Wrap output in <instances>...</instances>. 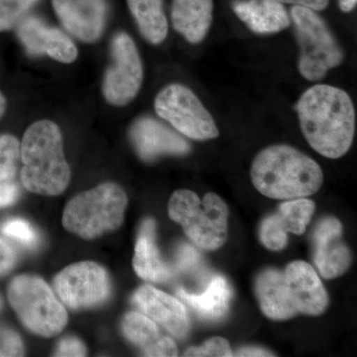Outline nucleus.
<instances>
[{"instance_id":"nucleus-21","label":"nucleus","mask_w":357,"mask_h":357,"mask_svg":"<svg viewBox=\"0 0 357 357\" xmlns=\"http://www.w3.org/2000/svg\"><path fill=\"white\" fill-rule=\"evenodd\" d=\"M128 4L144 39L151 44H161L168 35L163 0H128Z\"/></svg>"},{"instance_id":"nucleus-20","label":"nucleus","mask_w":357,"mask_h":357,"mask_svg":"<svg viewBox=\"0 0 357 357\" xmlns=\"http://www.w3.org/2000/svg\"><path fill=\"white\" fill-rule=\"evenodd\" d=\"M177 294L181 299L198 312L199 316L211 321L225 316L232 297L229 282L222 276L215 277L201 295L185 292L184 289H178Z\"/></svg>"},{"instance_id":"nucleus-16","label":"nucleus","mask_w":357,"mask_h":357,"mask_svg":"<svg viewBox=\"0 0 357 357\" xmlns=\"http://www.w3.org/2000/svg\"><path fill=\"white\" fill-rule=\"evenodd\" d=\"M133 302L174 337L182 338L189 332L187 310L182 302L172 296L152 286L144 285L134 294Z\"/></svg>"},{"instance_id":"nucleus-34","label":"nucleus","mask_w":357,"mask_h":357,"mask_svg":"<svg viewBox=\"0 0 357 357\" xmlns=\"http://www.w3.org/2000/svg\"><path fill=\"white\" fill-rule=\"evenodd\" d=\"M16 253L6 241L0 238V274L6 273L14 266Z\"/></svg>"},{"instance_id":"nucleus-15","label":"nucleus","mask_w":357,"mask_h":357,"mask_svg":"<svg viewBox=\"0 0 357 357\" xmlns=\"http://www.w3.org/2000/svg\"><path fill=\"white\" fill-rule=\"evenodd\" d=\"M138 156L152 161L163 155H185L191 150L190 143L172 129L153 117L143 116L134 121L129 131Z\"/></svg>"},{"instance_id":"nucleus-32","label":"nucleus","mask_w":357,"mask_h":357,"mask_svg":"<svg viewBox=\"0 0 357 357\" xmlns=\"http://www.w3.org/2000/svg\"><path fill=\"white\" fill-rule=\"evenodd\" d=\"M178 349L175 342L170 337H162L154 345L147 356H177Z\"/></svg>"},{"instance_id":"nucleus-17","label":"nucleus","mask_w":357,"mask_h":357,"mask_svg":"<svg viewBox=\"0 0 357 357\" xmlns=\"http://www.w3.org/2000/svg\"><path fill=\"white\" fill-rule=\"evenodd\" d=\"M232 9L256 34H274L290 26L287 9L279 0H236Z\"/></svg>"},{"instance_id":"nucleus-8","label":"nucleus","mask_w":357,"mask_h":357,"mask_svg":"<svg viewBox=\"0 0 357 357\" xmlns=\"http://www.w3.org/2000/svg\"><path fill=\"white\" fill-rule=\"evenodd\" d=\"M291 16L300 46V74L307 81H319L328 70L342 64L344 51L325 20L316 11L294 6Z\"/></svg>"},{"instance_id":"nucleus-31","label":"nucleus","mask_w":357,"mask_h":357,"mask_svg":"<svg viewBox=\"0 0 357 357\" xmlns=\"http://www.w3.org/2000/svg\"><path fill=\"white\" fill-rule=\"evenodd\" d=\"M20 195V189L13 180L0 183V208L15 203Z\"/></svg>"},{"instance_id":"nucleus-30","label":"nucleus","mask_w":357,"mask_h":357,"mask_svg":"<svg viewBox=\"0 0 357 357\" xmlns=\"http://www.w3.org/2000/svg\"><path fill=\"white\" fill-rule=\"evenodd\" d=\"M86 349L81 340L76 337H66L61 340L56 356H86Z\"/></svg>"},{"instance_id":"nucleus-18","label":"nucleus","mask_w":357,"mask_h":357,"mask_svg":"<svg viewBox=\"0 0 357 357\" xmlns=\"http://www.w3.org/2000/svg\"><path fill=\"white\" fill-rule=\"evenodd\" d=\"M213 10V0H173L174 29L189 43H201L210 31Z\"/></svg>"},{"instance_id":"nucleus-25","label":"nucleus","mask_w":357,"mask_h":357,"mask_svg":"<svg viewBox=\"0 0 357 357\" xmlns=\"http://www.w3.org/2000/svg\"><path fill=\"white\" fill-rule=\"evenodd\" d=\"M20 159V143L13 135H0V183L13 180Z\"/></svg>"},{"instance_id":"nucleus-35","label":"nucleus","mask_w":357,"mask_h":357,"mask_svg":"<svg viewBox=\"0 0 357 357\" xmlns=\"http://www.w3.org/2000/svg\"><path fill=\"white\" fill-rule=\"evenodd\" d=\"M282 3L293 4L296 6L306 7L314 11H321L326 8L330 0H279Z\"/></svg>"},{"instance_id":"nucleus-4","label":"nucleus","mask_w":357,"mask_h":357,"mask_svg":"<svg viewBox=\"0 0 357 357\" xmlns=\"http://www.w3.org/2000/svg\"><path fill=\"white\" fill-rule=\"evenodd\" d=\"M20 158L21 182L28 191L58 196L67 189L70 166L65 158L62 132L55 122L39 121L26 129Z\"/></svg>"},{"instance_id":"nucleus-26","label":"nucleus","mask_w":357,"mask_h":357,"mask_svg":"<svg viewBox=\"0 0 357 357\" xmlns=\"http://www.w3.org/2000/svg\"><path fill=\"white\" fill-rule=\"evenodd\" d=\"M38 0H0V32L13 29Z\"/></svg>"},{"instance_id":"nucleus-12","label":"nucleus","mask_w":357,"mask_h":357,"mask_svg":"<svg viewBox=\"0 0 357 357\" xmlns=\"http://www.w3.org/2000/svg\"><path fill=\"white\" fill-rule=\"evenodd\" d=\"M56 15L66 29L84 43L102 36L107 22V0H52Z\"/></svg>"},{"instance_id":"nucleus-1","label":"nucleus","mask_w":357,"mask_h":357,"mask_svg":"<svg viewBox=\"0 0 357 357\" xmlns=\"http://www.w3.org/2000/svg\"><path fill=\"white\" fill-rule=\"evenodd\" d=\"M296 109L302 132L312 149L330 159L349 152L356 134V109L347 91L316 84L301 96Z\"/></svg>"},{"instance_id":"nucleus-36","label":"nucleus","mask_w":357,"mask_h":357,"mask_svg":"<svg viewBox=\"0 0 357 357\" xmlns=\"http://www.w3.org/2000/svg\"><path fill=\"white\" fill-rule=\"evenodd\" d=\"M236 356H275L272 352L257 347H246L236 352Z\"/></svg>"},{"instance_id":"nucleus-28","label":"nucleus","mask_w":357,"mask_h":357,"mask_svg":"<svg viewBox=\"0 0 357 357\" xmlns=\"http://www.w3.org/2000/svg\"><path fill=\"white\" fill-rule=\"evenodd\" d=\"M184 356L230 357L234 356V354L225 338L215 337L206 340L201 347H191L185 352Z\"/></svg>"},{"instance_id":"nucleus-7","label":"nucleus","mask_w":357,"mask_h":357,"mask_svg":"<svg viewBox=\"0 0 357 357\" xmlns=\"http://www.w3.org/2000/svg\"><path fill=\"white\" fill-rule=\"evenodd\" d=\"M7 296L23 325L41 337H51L64 330L68 314L48 284L37 276L20 275L13 279Z\"/></svg>"},{"instance_id":"nucleus-29","label":"nucleus","mask_w":357,"mask_h":357,"mask_svg":"<svg viewBox=\"0 0 357 357\" xmlns=\"http://www.w3.org/2000/svg\"><path fill=\"white\" fill-rule=\"evenodd\" d=\"M24 356V347L20 335L0 326V356Z\"/></svg>"},{"instance_id":"nucleus-3","label":"nucleus","mask_w":357,"mask_h":357,"mask_svg":"<svg viewBox=\"0 0 357 357\" xmlns=\"http://www.w3.org/2000/svg\"><path fill=\"white\" fill-rule=\"evenodd\" d=\"M251 181L263 196L273 199L306 198L324 183L321 167L289 145H272L259 152L250 170Z\"/></svg>"},{"instance_id":"nucleus-27","label":"nucleus","mask_w":357,"mask_h":357,"mask_svg":"<svg viewBox=\"0 0 357 357\" xmlns=\"http://www.w3.org/2000/svg\"><path fill=\"white\" fill-rule=\"evenodd\" d=\"M0 231L3 236L20 241L24 245H31L37 241V234L29 222L22 218H10L2 223Z\"/></svg>"},{"instance_id":"nucleus-2","label":"nucleus","mask_w":357,"mask_h":357,"mask_svg":"<svg viewBox=\"0 0 357 357\" xmlns=\"http://www.w3.org/2000/svg\"><path fill=\"white\" fill-rule=\"evenodd\" d=\"M255 292L263 314L274 321L298 314L319 316L328 306V295L309 263L298 260L285 271L264 270L257 277Z\"/></svg>"},{"instance_id":"nucleus-6","label":"nucleus","mask_w":357,"mask_h":357,"mask_svg":"<svg viewBox=\"0 0 357 357\" xmlns=\"http://www.w3.org/2000/svg\"><path fill=\"white\" fill-rule=\"evenodd\" d=\"M168 213L199 248L217 250L227 241L229 208L213 192H208L201 201L196 192L178 190L171 197Z\"/></svg>"},{"instance_id":"nucleus-33","label":"nucleus","mask_w":357,"mask_h":357,"mask_svg":"<svg viewBox=\"0 0 357 357\" xmlns=\"http://www.w3.org/2000/svg\"><path fill=\"white\" fill-rule=\"evenodd\" d=\"M198 253L195 251L189 245H183L178 251L177 262H176V268L178 270H187L190 267L196 265L198 261Z\"/></svg>"},{"instance_id":"nucleus-38","label":"nucleus","mask_w":357,"mask_h":357,"mask_svg":"<svg viewBox=\"0 0 357 357\" xmlns=\"http://www.w3.org/2000/svg\"><path fill=\"white\" fill-rule=\"evenodd\" d=\"M2 307V299L1 297H0V310H1Z\"/></svg>"},{"instance_id":"nucleus-14","label":"nucleus","mask_w":357,"mask_h":357,"mask_svg":"<svg viewBox=\"0 0 357 357\" xmlns=\"http://www.w3.org/2000/svg\"><path fill=\"white\" fill-rule=\"evenodd\" d=\"M17 36L30 55H47L64 64L77 60V49L74 42L65 33L50 27L38 17L23 18L18 23Z\"/></svg>"},{"instance_id":"nucleus-13","label":"nucleus","mask_w":357,"mask_h":357,"mask_svg":"<svg viewBox=\"0 0 357 357\" xmlns=\"http://www.w3.org/2000/svg\"><path fill=\"white\" fill-rule=\"evenodd\" d=\"M314 261L319 274L326 279L337 278L352 263L351 250L342 241V225L337 218L319 220L314 231Z\"/></svg>"},{"instance_id":"nucleus-23","label":"nucleus","mask_w":357,"mask_h":357,"mask_svg":"<svg viewBox=\"0 0 357 357\" xmlns=\"http://www.w3.org/2000/svg\"><path fill=\"white\" fill-rule=\"evenodd\" d=\"M314 213V204L311 199L299 198L289 199L279 206L278 215L288 232L301 236L304 234Z\"/></svg>"},{"instance_id":"nucleus-5","label":"nucleus","mask_w":357,"mask_h":357,"mask_svg":"<svg viewBox=\"0 0 357 357\" xmlns=\"http://www.w3.org/2000/svg\"><path fill=\"white\" fill-rule=\"evenodd\" d=\"M128 199L114 183H105L70 199L63 213V225L82 238L95 239L121 227Z\"/></svg>"},{"instance_id":"nucleus-10","label":"nucleus","mask_w":357,"mask_h":357,"mask_svg":"<svg viewBox=\"0 0 357 357\" xmlns=\"http://www.w3.org/2000/svg\"><path fill=\"white\" fill-rule=\"evenodd\" d=\"M112 63L103 77L102 93L107 102L124 107L139 93L143 66L137 47L126 32L114 35L110 44Z\"/></svg>"},{"instance_id":"nucleus-19","label":"nucleus","mask_w":357,"mask_h":357,"mask_svg":"<svg viewBox=\"0 0 357 357\" xmlns=\"http://www.w3.org/2000/svg\"><path fill=\"white\" fill-rule=\"evenodd\" d=\"M132 263L136 274L143 280L160 283L172 276V269L163 261L155 243V223L152 220H145L141 227Z\"/></svg>"},{"instance_id":"nucleus-9","label":"nucleus","mask_w":357,"mask_h":357,"mask_svg":"<svg viewBox=\"0 0 357 357\" xmlns=\"http://www.w3.org/2000/svg\"><path fill=\"white\" fill-rule=\"evenodd\" d=\"M155 110L178 132L197 141L215 139L220 131L198 96L180 84H171L155 98Z\"/></svg>"},{"instance_id":"nucleus-11","label":"nucleus","mask_w":357,"mask_h":357,"mask_svg":"<svg viewBox=\"0 0 357 357\" xmlns=\"http://www.w3.org/2000/svg\"><path fill=\"white\" fill-rule=\"evenodd\" d=\"M56 292L70 309H89L102 304L109 297L110 281L98 263L84 261L66 267L54 280Z\"/></svg>"},{"instance_id":"nucleus-37","label":"nucleus","mask_w":357,"mask_h":357,"mask_svg":"<svg viewBox=\"0 0 357 357\" xmlns=\"http://www.w3.org/2000/svg\"><path fill=\"white\" fill-rule=\"evenodd\" d=\"M6 107L7 102L6 96L0 91V119H1L2 116L6 114Z\"/></svg>"},{"instance_id":"nucleus-24","label":"nucleus","mask_w":357,"mask_h":357,"mask_svg":"<svg viewBox=\"0 0 357 357\" xmlns=\"http://www.w3.org/2000/svg\"><path fill=\"white\" fill-rule=\"evenodd\" d=\"M259 238L265 248L279 251L288 243V231L278 213L264 218L259 229Z\"/></svg>"},{"instance_id":"nucleus-22","label":"nucleus","mask_w":357,"mask_h":357,"mask_svg":"<svg viewBox=\"0 0 357 357\" xmlns=\"http://www.w3.org/2000/svg\"><path fill=\"white\" fill-rule=\"evenodd\" d=\"M121 326L122 333L126 337L129 342L140 347L145 356H147L162 337L158 326L153 319L139 312H132L126 314Z\"/></svg>"}]
</instances>
